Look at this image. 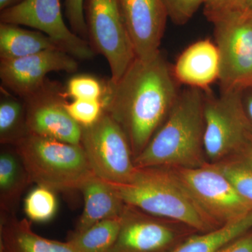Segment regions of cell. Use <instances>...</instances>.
<instances>
[{
	"mask_svg": "<svg viewBox=\"0 0 252 252\" xmlns=\"http://www.w3.org/2000/svg\"><path fill=\"white\" fill-rule=\"evenodd\" d=\"M180 86L161 50L150 59L136 58L117 82H107L104 111L125 132L134 159L166 119Z\"/></svg>",
	"mask_w": 252,
	"mask_h": 252,
	"instance_id": "cell-1",
	"label": "cell"
},
{
	"mask_svg": "<svg viewBox=\"0 0 252 252\" xmlns=\"http://www.w3.org/2000/svg\"><path fill=\"white\" fill-rule=\"evenodd\" d=\"M204 92L186 87L142 153L136 167L193 168L207 163L204 149Z\"/></svg>",
	"mask_w": 252,
	"mask_h": 252,
	"instance_id": "cell-2",
	"label": "cell"
},
{
	"mask_svg": "<svg viewBox=\"0 0 252 252\" xmlns=\"http://www.w3.org/2000/svg\"><path fill=\"white\" fill-rule=\"evenodd\" d=\"M110 185L126 205L152 216L200 233L220 226L204 211L171 168L137 167L130 182Z\"/></svg>",
	"mask_w": 252,
	"mask_h": 252,
	"instance_id": "cell-3",
	"label": "cell"
},
{
	"mask_svg": "<svg viewBox=\"0 0 252 252\" xmlns=\"http://www.w3.org/2000/svg\"><path fill=\"white\" fill-rule=\"evenodd\" d=\"M13 147L32 182L54 191L80 190L95 176L81 145L29 134Z\"/></svg>",
	"mask_w": 252,
	"mask_h": 252,
	"instance_id": "cell-4",
	"label": "cell"
},
{
	"mask_svg": "<svg viewBox=\"0 0 252 252\" xmlns=\"http://www.w3.org/2000/svg\"><path fill=\"white\" fill-rule=\"evenodd\" d=\"M204 92V149L208 163L252 147V129L241 101V91Z\"/></svg>",
	"mask_w": 252,
	"mask_h": 252,
	"instance_id": "cell-5",
	"label": "cell"
},
{
	"mask_svg": "<svg viewBox=\"0 0 252 252\" xmlns=\"http://www.w3.org/2000/svg\"><path fill=\"white\" fill-rule=\"evenodd\" d=\"M212 23L220 56V92L252 86V12L235 10Z\"/></svg>",
	"mask_w": 252,
	"mask_h": 252,
	"instance_id": "cell-6",
	"label": "cell"
},
{
	"mask_svg": "<svg viewBox=\"0 0 252 252\" xmlns=\"http://www.w3.org/2000/svg\"><path fill=\"white\" fill-rule=\"evenodd\" d=\"M80 145L94 175L113 185L132 180L137 167L125 132L104 110L99 120L81 127Z\"/></svg>",
	"mask_w": 252,
	"mask_h": 252,
	"instance_id": "cell-7",
	"label": "cell"
},
{
	"mask_svg": "<svg viewBox=\"0 0 252 252\" xmlns=\"http://www.w3.org/2000/svg\"><path fill=\"white\" fill-rule=\"evenodd\" d=\"M84 14L91 47L107 60L110 81L117 82L136 59L118 0H86Z\"/></svg>",
	"mask_w": 252,
	"mask_h": 252,
	"instance_id": "cell-8",
	"label": "cell"
},
{
	"mask_svg": "<svg viewBox=\"0 0 252 252\" xmlns=\"http://www.w3.org/2000/svg\"><path fill=\"white\" fill-rule=\"evenodd\" d=\"M172 170L204 211L219 224L230 223L252 211V203L212 164Z\"/></svg>",
	"mask_w": 252,
	"mask_h": 252,
	"instance_id": "cell-9",
	"label": "cell"
},
{
	"mask_svg": "<svg viewBox=\"0 0 252 252\" xmlns=\"http://www.w3.org/2000/svg\"><path fill=\"white\" fill-rule=\"evenodd\" d=\"M0 22L34 28L75 59L86 61L95 54L90 43L74 34L64 23L60 0H23L1 11Z\"/></svg>",
	"mask_w": 252,
	"mask_h": 252,
	"instance_id": "cell-10",
	"label": "cell"
},
{
	"mask_svg": "<svg viewBox=\"0 0 252 252\" xmlns=\"http://www.w3.org/2000/svg\"><path fill=\"white\" fill-rule=\"evenodd\" d=\"M65 87L47 79L35 92L21 98L29 134L80 145L81 127L66 109Z\"/></svg>",
	"mask_w": 252,
	"mask_h": 252,
	"instance_id": "cell-11",
	"label": "cell"
},
{
	"mask_svg": "<svg viewBox=\"0 0 252 252\" xmlns=\"http://www.w3.org/2000/svg\"><path fill=\"white\" fill-rule=\"evenodd\" d=\"M77 59L63 51L46 50L38 54L14 59H0V79L4 89L23 98L35 92L54 72H77Z\"/></svg>",
	"mask_w": 252,
	"mask_h": 252,
	"instance_id": "cell-12",
	"label": "cell"
},
{
	"mask_svg": "<svg viewBox=\"0 0 252 252\" xmlns=\"http://www.w3.org/2000/svg\"><path fill=\"white\" fill-rule=\"evenodd\" d=\"M171 223L126 205L119 234L108 252H170L178 238Z\"/></svg>",
	"mask_w": 252,
	"mask_h": 252,
	"instance_id": "cell-13",
	"label": "cell"
},
{
	"mask_svg": "<svg viewBox=\"0 0 252 252\" xmlns=\"http://www.w3.org/2000/svg\"><path fill=\"white\" fill-rule=\"evenodd\" d=\"M136 58L147 60L160 51L169 19L162 0H118Z\"/></svg>",
	"mask_w": 252,
	"mask_h": 252,
	"instance_id": "cell-14",
	"label": "cell"
},
{
	"mask_svg": "<svg viewBox=\"0 0 252 252\" xmlns=\"http://www.w3.org/2000/svg\"><path fill=\"white\" fill-rule=\"evenodd\" d=\"M172 72L180 85L203 91L211 89L219 81L220 56L215 41L200 39L186 48L172 65Z\"/></svg>",
	"mask_w": 252,
	"mask_h": 252,
	"instance_id": "cell-15",
	"label": "cell"
},
{
	"mask_svg": "<svg viewBox=\"0 0 252 252\" xmlns=\"http://www.w3.org/2000/svg\"><path fill=\"white\" fill-rule=\"evenodd\" d=\"M0 252H76L68 242L36 234L26 219L0 216Z\"/></svg>",
	"mask_w": 252,
	"mask_h": 252,
	"instance_id": "cell-16",
	"label": "cell"
},
{
	"mask_svg": "<svg viewBox=\"0 0 252 252\" xmlns=\"http://www.w3.org/2000/svg\"><path fill=\"white\" fill-rule=\"evenodd\" d=\"M80 190L84 195V208L74 232L79 233L100 220L122 216L126 204L109 182L95 175Z\"/></svg>",
	"mask_w": 252,
	"mask_h": 252,
	"instance_id": "cell-17",
	"label": "cell"
},
{
	"mask_svg": "<svg viewBox=\"0 0 252 252\" xmlns=\"http://www.w3.org/2000/svg\"><path fill=\"white\" fill-rule=\"evenodd\" d=\"M32 181L13 146L1 145L0 152V216H16L23 192Z\"/></svg>",
	"mask_w": 252,
	"mask_h": 252,
	"instance_id": "cell-18",
	"label": "cell"
},
{
	"mask_svg": "<svg viewBox=\"0 0 252 252\" xmlns=\"http://www.w3.org/2000/svg\"><path fill=\"white\" fill-rule=\"evenodd\" d=\"M55 49H61L52 39L41 32L0 23V59H20Z\"/></svg>",
	"mask_w": 252,
	"mask_h": 252,
	"instance_id": "cell-19",
	"label": "cell"
},
{
	"mask_svg": "<svg viewBox=\"0 0 252 252\" xmlns=\"http://www.w3.org/2000/svg\"><path fill=\"white\" fill-rule=\"evenodd\" d=\"M251 230L252 210L238 220L187 238L170 252H217L227 244Z\"/></svg>",
	"mask_w": 252,
	"mask_h": 252,
	"instance_id": "cell-20",
	"label": "cell"
},
{
	"mask_svg": "<svg viewBox=\"0 0 252 252\" xmlns=\"http://www.w3.org/2000/svg\"><path fill=\"white\" fill-rule=\"evenodd\" d=\"M122 216L97 222L84 231L72 232L67 242L76 252H108L120 231Z\"/></svg>",
	"mask_w": 252,
	"mask_h": 252,
	"instance_id": "cell-21",
	"label": "cell"
},
{
	"mask_svg": "<svg viewBox=\"0 0 252 252\" xmlns=\"http://www.w3.org/2000/svg\"><path fill=\"white\" fill-rule=\"evenodd\" d=\"M0 101V142L14 146L29 135L23 99L1 90Z\"/></svg>",
	"mask_w": 252,
	"mask_h": 252,
	"instance_id": "cell-22",
	"label": "cell"
},
{
	"mask_svg": "<svg viewBox=\"0 0 252 252\" xmlns=\"http://www.w3.org/2000/svg\"><path fill=\"white\" fill-rule=\"evenodd\" d=\"M210 164L228 179L244 198L252 203V147Z\"/></svg>",
	"mask_w": 252,
	"mask_h": 252,
	"instance_id": "cell-23",
	"label": "cell"
},
{
	"mask_svg": "<svg viewBox=\"0 0 252 252\" xmlns=\"http://www.w3.org/2000/svg\"><path fill=\"white\" fill-rule=\"evenodd\" d=\"M54 190L37 186L25 200L24 210L32 221L46 222L54 217L57 210V200Z\"/></svg>",
	"mask_w": 252,
	"mask_h": 252,
	"instance_id": "cell-24",
	"label": "cell"
},
{
	"mask_svg": "<svg viewBox=\"0 0 252 252\" xmlns=\"http://www.w3.org/2000/svg\"><path fill=\"white\" fill-rule=\"evenodd\" d=\"M107 84L93 76H74L68 81L66 94L72 99H103L107 92Z\"/></svg>",
	"mask_w": 252,
	"mask_h": 252,
	"instance_id": "cell-25",
	"label": "cell"
},
{
	"mask_svg": "<svg viewBox=\"0 0 252 252\" xmlns=\"http://www.w3.org/2000/svg\"><path fill=\"white\" fill-rule=\"evenodd\" d=\"M66 109L81 127H88L99 120L104 110L103 99H73Z\"/></svg>",
	"mask_w": 252,
	"mask_h": 252,
	"instance_id": "cell-26",
	"label": "cell"
},
{
	"mask_svg": "<svg viewBox=\"0 0 252 252\" xmlns=\"http://www.w3.org/2000/svg\"><path fill=\"white\" fill-rule=\"evenodd\" d=\"M169 19L177 26H184L193 17L204 0H162Z\"/></svg>",
	"mask_w": 252,
	"mask_h": 252,
	"instance_id": "cell-27",
	"label": "cell"
},
{
	"mask_svg": "<svg viewBox=\"0 0 252 252\" xmlns=\"http://www.w3.org/2000/svg\"><path fill=\"white\" fill-rule=\"evenodd\" d=\"M64 6L65 16L70 29L74 34L89 41L84 14V0H64Z\"/></svg>",
	"mask_w": 252,
	"mask_h": 252,
	"instance_id": "cell-28",
	"label": "cell"
},
{
	"mask_svg": "<svg viewBox=\"0 0 252 252\" xmlns=\"http://www.w3.org/2000/svg\"><path fill=\"white\" fill-rule=\"evenodd\" d=\"M240 9H244L243 0H204V14L211 23L223 15Z\"/></svg>",
	"mask_w": 252,
	"mask_h": 252,
	"instance_id": "cell-29",
	"label": "cell"
},
{
	"mask_svg": "<svg viewBox=\"0 0 252 252\" xmlns=\"http://www.w3.org/2000/svg\"><path fill=\"white\" fill-rule=\"evenodd\" d=\"M217 252H252V230L227 244Z\"/></svg>",
	"mask_w": 252,
	"mask_h": 252,
	"instance_id": "cell-30",
	"label": "cell"
},
{
	"mask_svg": "<svg viewBox=\"0 0 252 252\" xmlns=\"http://www.w3.org/2000/svg\"><path fill=\"white\" fill-rule=\"evenodd\" d=\"M241 101L245 115L252 129V86L241 91Z\"/></svg>",
	"mask_w": 252,
	"mask_h": 252,
	"instance_id": "cell-31",
	"label": "cell"
},
{
	"mask_svg": "<svg viewBox=\"0 0 252 252\" xmlns=\"http://www.w3.org/2000/svg\"><path fill=\"white\" fill-rule=\"evenodd\" d=\"M22 1L23 0H0V11L14 6Z\"/></svg>",
	"mask_w": 252,
	"mask_h": 252,
	"instance_id": "cell-32",
	"label": "cell"
},
{
	"mask_svg": "<svg viewBox=\"0 0 252 252\" xmlns=\"http://www.w3.org/2000/svg\"><path fill=\"white\" fill-rule=\"evenodd\" d=\"M244 9L252 12V0H243Z\"/></svg>",
	"mask_w": 252,
	"mask_h": 252,
	"instance_id": "cell-33",
	"label": "cell"
}]
</instances>
